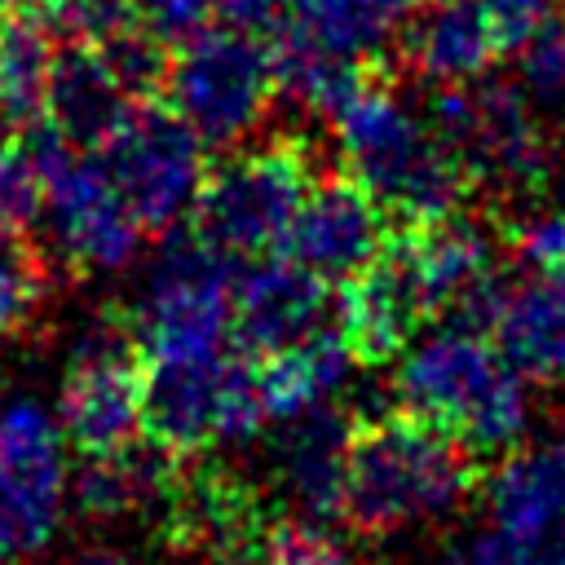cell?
Listing matches in <instances>:
<instances>
[{
  "label": "cell",
  "instance_id": "277c9868",
  "mask_svg": "<svg viewBox=\"0 0 565 565\" xmlns=\"http://www.w3.org/2000/svg\"><path fill=\"white\" fill-rule=\"evenodd\" d=\"M274 49L256 31L207 22L168 53L159 102L177 110L203 146L243 141L274 106Z\"/></svg>",
  "mask_w": 565,
  "mask_h": 565
},
{
  "label": "cell",
  "instance_id": "603a6c76",
  "mask_svg": "<svg viewBox=\"0 0 565 565\" xmlns=\"http://www.w3.org/2000/svg\"><path fill=\"white\" fill-rule=\"evenodd\" d=\"M53 57H57V35L31 9V0L0 22V106L18 128L44 115Z\"/></svg>",
  "mask_w": 565,
  "mask_h": 565
},
{
  "label": "cell",
  "instance_id": "d4e9b609",
  "mask_svg": "<svg viewBox=\"0 0 565 565\" xmlns=\"http://www.w3.org/2000/svg\"><path fill=\"white\" fill-rule=\"evenodd\" d=\"M49 269L31 238L13 225H0V335L22 331L44 305Z\"/></svg>",
  "mask_w": 565,
  "mask_h": 565
},
{
  "label": "cell",
  "instance_id": "f1b7e54d",
  "mask_svg": "<svg viewBox=\"0 0 565 565\" xmlns=\"http://www.w3.org/2000/svg\"><path fill=\"white\" fill-rule=\"evenodd\" d=\"M556 9V0H481L486 26L499 44V57H516V49L543 26V18Z\"/></svg>",
  "mask_w": 565,
  "mask_h": 565
},
{
  "label": "cell",
  "instance_id": "7c38bea8",
  "mask_svg": "<svg viewBox=\"0 0 565 565\" xmlns=\"http://www.w3.org/2000/svg\"><path fill=\"white\" fill-rule=\"evenodd\" d=\"M388 230H393L388 207L340 168L309 185L278 252L305 265L309 274H318L322 282L340 287L380 252Z\"/></svg>",
  "mask_w": 565,
  "mask_h": 565
},
{
  "label": "cell",
  "instance_id": "8992f818",
  "mask_svg": "<svg viewBox=\"0 0 565 565\" xmlns=\"http://www.w3.org/2000/svg\"><path fill=\"white\" fill-rule=\"evenodd\" d=\"M243 260L207 247L194 230L163 243L132 313L124 318L141 358L212 353L230 335V300Z\"/></svg>",
  "mask_w": 565,
  "mask_h": 565
},
{
  "label": "cell",
  "instance_id": "ac0fdd59",
  "mask_svg": "<svg viewBox=\"0 0 565 565\" xmlns=\"http://www.w3.org/2000/svg\"><path fill=\"white\" fill-rule=\"evenodd\" d=\"M353 415L322 406L296 411L274 433V468L282 490L300 512L340 521V481H344V446Z\"/></svg>",
  "mask_w": 565,
  "mask_h": 565
},
{
  "label": "cell",
  "instance_id": "7a4b0ae2",
  "mask_svg": "<svg viewBox=\"0 0 565 565\" xmlns=\"http://www.w3.org/2000/svg\"><path fill=\"white\" fill-rule=\"evenodd\" d=\"M393 402L472 459L503 455L525 428V380L486 331L468 327H446L411 344L393 380Z\"/></svg>",
  "mask_w": 565,
  "mask_h": 565
},
{
  "label": "cell",
  "instance_id": "4316f807",
  "mask_svg": "<svg viewBox=\"0 0 565 565\" xmlns=\"http://www.w3.org/2000/svg\"><path fill=\"white\" fill-rule=\"evenodd\" d=\"M516 62H521V79L543 93V97H556L565 93V9L556 4L543 26L516 49Z\"/></svg>",
  "mask_w": 565,
  "mask_h": 565
},
{
  "label": "cell",
  "instance_id": "8fae6325",
  "mask_svg": "<svg viewBox=\"0 0 565 565\" xmlns=\"http://www.w3.org/2000/svg\"><path fill=\"white\" fill-rule=\"evenodd\" d=\"M57 424L79 455H106L141 437V349L128 322L102 318L84 331L62 375Z\"/></svg>",
  "mask_w": 565,
  "mask_h": 565
},
{
  "label": "cell",
  "instance_id": "1f68e13d",
  "mask_svg": "<svg viewBox=\"0 0 565 565\" xmlns=\"http://www.w3.org/2000/svg\"><path fill=\"white\" fill-rule=\"evenodd\" d=\"M433 565H508V561H503V547L490 530V534H472V539L450 543Z\"/></svg>",
  "mask_w": 565,
  "mask_h": 565
},
{
  "label": "cell",
  "instance_id": "4fadbf2b",
  "mask_svg": "<svg viewBox=\"0 0 565 565\" xmlns=\"http://www.w3.org/2000/svg\"><path fill=\"white\" fill-rule=\"evenodd\" d=\"M331 296L335 287L296 265L282 252L243 260L234 278V300H230V335L234 349L265 358L278 353L331 322Z\"/></svg>",
  "mask_w": 565,
  "mask_h": 565
},
{
  "label": "cell",
  "instance_id": "52a82bcc",
  "mask_svg": "<svg viewBox=\"0 0 565 565\" xmlns=\"http://www.w3.org/2000/svg\"><path fill=\"white\" fill-rule=\"evenodd\" d=\"M437 141L459 159L472 190L503 185L530 194L552 172V146L525 93L512 84H441L424 110Z\"/></svg>",
  "mask_w": 565,
  "mask_h": 565
},
{
  "label": "cell",
  "instance_id": "e0dca14e",
  "mask_svg": "<svg viewBox=\"0 0 565 565\" xmlns=\"http://www.w3.org/2000/svg\"><path fill=\"white\" fill-rule=\"evenodd\" d=\"M486 335L521 380H565V278L534 274L503 287Z\"/></svg>",
  "mask_w": 565,
  "mask_h": 565
},
{
  "label": "cell",
  "instance_id": "5b68a950",
  "mask_svg": "<svg viewBox=\"0 0 565 565\" xmlns=\"http://www.w3.org/2000/svg\"><path fill=\"white\" fill-rule=\"evenodd\" d=\"M309 185V146L300 137H274L207 168L199 199L190 207V230L234 260L269 256L282 247V234Z\"/></svg>",
  "mask_w": 565,
  "mask_h": 565
},
{
  "label": "cell",
  "instance_id": "3957f363",
  "mask_svg": "<svg viewBox=\"0 0 565 565\" xmlns=\"http://www.w3.org/2000/svg\"><path fill=\"white\" fill-rule=\"evenodd\" d=\"M340 168L362 181L393 221H428L472 199V181L459 159L437 141L424 115H411L388 75L371 79L353 102L331 115Z\"/></svg>",
  "mask_w": 565,
  "mask_h": 565
},
{
  "label": "cell",
  "instance_id": "7402d4cb",
  "mask_svg": "<svg viewBox=\"0 0 565 565\" xmlns=\"http://www.w3.org/2000/svg\"><path fill=\"white\" fill-rule=\"evenodd\" d=\"M415 4L419 0H287L282 22L335 53L380 57L384 40L415 13Z\"/></svg>",
  "mask_w": 565,
  "mask_h": 565
},
{
  "label": "cell",
  "instance_id": "6da1fadb",
  "mask_svg": "<svg viewBox=\"0 0 565 565\" xmlns=\"http://www.w3.org/2000/svg\"><path fill=\"white\" fill-rule=\"evenodd\" d=\"M477 481V459L397 402L353 415L340 481V521L362 534H388L437 516Z\"/></svg>",
  "mask_w": 565,
  "mask_h": 565
},
{
  "label": "cell",
  "instance_id": "9c48e42d",
  "mask_svg": "<svg viewBox=\"0 0 565 565\" xmlns=\"http://www.w3.org/2000/svg\"><path fill=\"white\" fill-rule=\"evenodd\" d=\"M97 159L146 234H168L194 207L207 177V146L159 97L137 102Z\"/></svg>",
  "mask_w": 565,
  "mask_h": 565
},
{
  "label": "cell",
  "instance_id": "d6986e66",
  "mask_svg": "<svg viewBox=\"0 0 565 565\" xmlns=\"http://www.w3.org/2000/svg\"><path fill=\"white\" fill-rule=\"evenodd\" d=\"M406 26V57L419 75L437 84H468L481 79L499 62V44L486 26L481 0H433L428 9L415 4Z\"/></svg>",
  "mask_w": 565,
  "mask_h": 565
},
{
  "label": "cell",
  "instance_id": "d6a6232c",
  "mask_svg": "<svg viewBox=\"0 0 565 565\" xmlns=\"http://www.w3.org/2000/svg\"><path fill=\"white\" fill-rule=\"evenodd\" d=\"M75 565H137V561L124 556V552H84Z\"/></svg>",
  "mask_w": 565,
  "mask_h": 565
},
{
  "label": "cell",
  "instance_id": "4dcf8cb0",
  "mask_svg": "<svg viewBox=\"0 0 565 565\" xmlns=\"http://www.w3.org/2000/svg\"><path fill=\"white\" fill-rule=\"evenodd\" d=\"M287 13V0H212V22L269 35Z\"/></svg>",
  "mask_w": 565,
  "mask_h": 565
},
{
  "label": "cell",
  "instance_id": "484cf974",
  "mask_svg": "<svg viewBox=\"0 0 565 565\" xmlns=\"http://www.w3.org/2000/svg\"><path fill=\"white\" fill-rule=\"evenodd\" d=\"M44 207V177L31 159L26 137L18 132L9 146H0V225L26 230Z\"/></svg>",
  "mask_w": 565,
  "mask_h": 565
},
{
  "label": "cell",
  "instance_id": "2e32d148",
  "mask_svg": "<svg viewBox=\"0 0 565 565\" xmlns=\"http://www.w3.org/2000/svg\"><path fill=\"white\" fill-rule=\"evenodd\" d=\"M132 106H137V97L119 84V75L110 71V62L102 57V49L93 40L57 44L49 88H44V119L75 150L97 154L119 132V124L128 119Z\"/></svg>",
  "mask_w": 565,
  "mask_h": 565
},
{
  "label": "cell",
  "instance_id": "9a60e30c",
  "mask_svg": "<svg viewBox=\"0 0 565 565\" xmlns=\"http://www.w3.org/2000/svg\"><path fill=\"white\" fill-rule=\"evenodd\" d=\"M225 349L141 362V437L172 459L221 441Z\"/></svg>",
  "mask_w": 565,
  "mask_h": 565
},
{
  "label": "cell",
  "instance_id": "ba28073f",
  "mask_svg": "<svg viewBox=\"0 0 565 565\" xmlns=\"http://www.w3.org/2000/svg\"><path fill=\"white\" fill-rule=\"evenodd\" d=\"M31 159L44 177V207L57 252L75 269H124L141 247V221L128 212L97 154L75 150L44 115L22 128Z\"/></svg>",
  "mask_w": 565,
  "mask_h": 565
},
{
  "label": "cell",
  "instance_id": "cb8c5ba5",
  "mask_svg": "<svg viewBox=\"0 0 565 565\" xmlns=\"http://www.w3.org/2000/svg\"><path fill=\"white\" fill-rule=\"evenodd\" d=\"M252 565H349V547L331 516L291 508L265 521Z\"/></svg>",
  "mask_w": 565,
  "mask_h": 565
},
{
  "label": "cell",
  "instance_id": "44dd1931",
  "mask_svg": "<svg viewBox=\"0 0 565 565\" xmlns=\"http://www.w3.org/2000/svg\"><path fill=\"white\" fill-rule=\"evenodd\" d=\"M172 455H163L159 446H119L106 455H84V468L75 472V508L93 521H115L128 516L146 503H154L159 494H168L172 472H168Z\"/></svg>",
  "mask_w": 565,
  "mask_h": 565
},
{
  "label": "cell",
  "instance_id": "5bb4252c",
  "mask_svg": "<svg viewBox=\"0 0 565 565\" xmlns=\"http://www.w3.org/2000/svg\"><path fill=\"white\" fill-rule=\"evenodd\" d=\"M490 512L508 565H565V446L503 459L490 477Z\"/></svg>",
  "mask_w": 565,
  "mask_h": 565
},
{
  "label": "cell",
  "instance_id": "836d02e7",
  "mask_svg": "<svg viewBox=\"0 0 565 565\" xmlns=\"http://www.w3.org/2000/svg\"><path fill=\"white\" fill-rule=\"evenodd\" d=\"M22 4H26V0H0V18H9V13L22 9Z\"/></svg>",
  "mask_w": 565,
  "mask_h": 565
},
{
  "label": "cell",
  "instance_id": "83f0119b",
  "mask_svg": "<svg viewBox=\"0 0 565 565\" xmlns=\"http://www.w3.org/2000/svg\"><path fill=\"white\" fill-rule=\"evenodd\" d=\"M503 234H508V243L516 247V256H521L534 274H556V278H565V212L521 221V225H512V230H503Z\"/></svg>",
  "mask_w": 565,
  "mask_h": 565
},
{
  "label": "cell",
  "instance_id": "f546056e",
  "mask_svg": "<svg viewBox=\"0 0 565 565\" xmlns=\"http://www.w3.org/2000/svg\"><path fill=\"white\" fill-rule=\"evenodd\" d=\"M132 18L159 40L181 44L212 22V0H132Z\"/></svg>",
  "mask_w": 565,
  "mask_h": 565
},
{
  "label": "cell",
  "instance_id": "ffe728a7",
  "mask_svg": "<svg viewBox=\"0 0 565 565\" xmlns=\"http://www.w3.org/2000/svg\"><path fill=\"white\" fill-rule=\"evenodd\" d=\"M349 366H353V353H349L335 322H327L322 331H313V335H305V340H296L278 353L256 358V375H260L269 419H287L296 411L322 406L344 384Z\"/></svg>",
  "mask_w": 565,
  "mask_h": 565
},
{
  "label": "cell",
  "instance_id": "30bf717a",
  "mask_svg": "<svg viewBox=\"0 0 565 565\" xmlns=\"http://www.w3.org/2000/svg\"><path fill=\"white\" fill-rule=\"evenodd\" d=\"M66 508V437L40 402L0 411V565L44 552Z\"/></svg>",
  "mask_w": 565,
  "mask_h": 565
}]
</instances>
